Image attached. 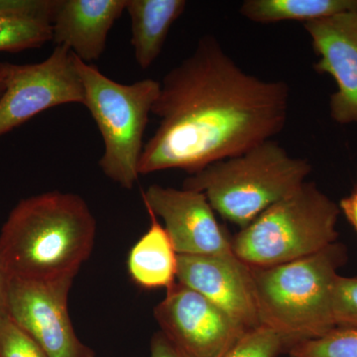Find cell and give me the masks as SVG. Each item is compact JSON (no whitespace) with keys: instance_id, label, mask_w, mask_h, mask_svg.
<instances>
[{"instance_id":"1","label":"cell","mask_w":357,"mask_h":357,"mask_svg":"<svg viewBox=\"0 0 357 357\" xmlns=\"http://www.w3.org/2000/svg\"><path fill=\"white\" fill-rule=\"evenodd\" d=\"M290 89L244 72L213 35L164 76L152 114L159 126L143 147L139 175H190L237 156L283 130Z\"/></svg>"},{"instance_id":"2","label":"cell","mask_w":357,"mask_h":357,"mask_svg":"<svg viewBox=\"0 0 357 357\" xmlns=\"http://www.w3.org/2000/svg\"><path fill=\"white\" fill-rule=\"evenodd\" d=\"M96 234V218L79 195H35L16 204L2 227L0 262L8 279L75 278L93 251Z\"/></svg>"},{"instance_id":"3","label":"cell","mask_w":357,"mask_h":357,"mask_svg":"<svg viewBox=\"0 0 357 357\" xmlns=\"http://www.w3.org/2000/svg\"><path fill=\"white\" fill-rule=\"evenodd\" d=\"M347 259V246L337 241L295 261L251 267L261 326L281 335L290 349L333 330V287Z\"/></svg>"},{"instance_id":"4","label":"cell","mask_w":357,"mask_h":357,"mask_svg":"<svg viewBox=\"0 0 357 357\" xmlns=\"http://www.w3.org/2000/svg\"><path fill=\"white\" fill-rule=\"evenodd\" d=\"M312 165L273 139L192 174L183 189L203 192L213 211L241 229L306 182Z\"/></svg>"},{"instance_id":"5","label":"cell","mask_w":357,"mask_h":357,"mask_svg":"<svg viewBox=\"0 0 357 357\" xmlns=\"http://www.w3.org/2000/svg\"><path fill=\"white\" fill-rule=\"evenodd\" d=\"M340 206L312 182L272 204L231 239L234 255L250 267L284 264L337 243Z\"/></svg>"},{"instance_id":"6","label":"cell","mask_w":357,"mask_h":357,"mask_svg":"<svg viewBox=\"0 0 357 357\" xmlns=\"http://www.w3.org/2000/svg\"><path fill=\"white\" fill-rule=\"evenodd\" d=\"M84 102L102 135L105 151L98 165L102 173L124 189H132L139 177L143 136L160 83L152 79L117 83L98 68L76 56Z\"/></svg>"},{"instance_id":"7","label":"cell","mask_w":357,"mask_h":357,"mask_svg":"<svg viewBox=\"0 0 357 357\" xmlns=\"http://www.w3.org/2000/svg\"><path fill=\"white\" fill-rule=\"evenodd\" d=\"M84 102L76 55L68 47L56 46L37 64H10L0 96V137L45 110Z\"/></svg>"},{"instance_id":"8","label":"cell","mask_w":357,"mask_h":357,"mask_svg":"<svg viewBox=\"0 0 357 357\" xmlns=\"http://www.w3.org/2000/svg\"><path fill=\"white\" fill-rule=\"evenodd\" d=\"M73 277L51 281L9 279L6 312L48 357H96L73 326L68 298Z\"/></svg>"},{"instance_id":"9","label":"cell","mask_w":357,"mask_h":357,"mask_svg":"<svg viewBox=\"0 0 357 357\" xmlns=\"http://www.w3.org/2000/svg\"><path fill=\"white\" fill-rule=\"evenodd\" d=\"M161 333L183 357H222L248 332L211 301L180 282L154 310Z\"/></svg>"},{"instance_id":"10","label":"cell","mask_w":357,"mask_h":357,"mask_svg":"<svg viewBox=\"0 0 357 357\" xmlns=\"http://www.w3.org/2000/svg\"><path fill=\"white\" fill-rule=\"evenodd\" d=\"M149 213L160 217L178 255H232L231 241L203 192L152 185L143 192Z\"/></svg>"},{"instance_id":"11","label":"cell","mask_w":357,"mask_h":357,"mask_svg":"<svg viewBox=\"0 0 357 357\" xmlns=\"http://www.w3.org/2000/svg\"><path fill=\"white\" fill-rule=\"evenodd\" d=\"M177 279L246 331L261 326L252 268L232 255H178Z\"/></svg>"},{"instance_id":"12","label":"cell","mask_w":357,"mask_h":357,"mask_svg":"<svg viewBox=\"0 0 357 357\" xmlns=\"http://www.w3.org/2000/svg\"><path fill=\"white\" fill-rule=\"evenodd\" d=\"M319 56L314 69L335 79L331 117L338 124H357V13L304 23Z\"/></svg>"},{"instance_id":"13","label":"cell","mask_w":357,"mask_h":357,"mask_svg":"<svg viewBox=\"0 0 357 357\" xmlns=\"http://www.w3.org/2000/svg\"><path fill=\"white\" fill-rule=\"evenodd\" d=\"M126 7V0H59L52 41L91 64L102 57L109 33Z\"/></svg>"},{"instance_id":"14","label":"cell","mask_w":357,"mask_h":357,"mask_svg":"<svg viewBox=\"0 0 357 357\" xmlns=\"http://www.w3.org/2000/svg\"><path fill=\"white\" fill-rule=\"evenodd\" d=\"M185 7V0H126L131 45L141 69H148L159 57L171 27Z\"/></svg>"},{"instance_id":"15","label":"cell","mask_w":357,"mask_h":357,"mask_svg":"<svg viewBox=\"0 0 357 357\" xmlns=\"http://www.w3.org/2000/svg\"><path fill=\"white\" fill-rule=\"evenodd\" d=\"M149 215L152 220L149 229L129 253V274L140 287L168 289L177 278L178 255L165 227L153 213Z\"/></svg>"},{"instance_id":"16","label":"cell","mask_w":357,"mask_h":357,"mask_svg":"<svg viewBox=\"0 0 357 357\" xmlns=\"http://www.w3.org/2000/svg\"><path fill=\"white\" fill-rule=\"evenodd\" d=\"M246 20L260 24L282 21L304 23L337 14L357 13V0H246L241 7Z\"/></svg>"},{"instance_id":"17","label":"cell","mask_w":357,"mask_h":357,"mask_svg":"<svg viewBox=\"0 0 357 357\" xmlns=\"http://www.w3.org/2000/svg\"><path fill=\"white\" fill-rule=\"evenodd\" d=\"M287 354L290 357H357V330L335 328L323 337L294 345Z\"/></svg>"},{"instance_id":"18","label":"cell","mask_w":357,"mask_h":357,"mask_svg":"<svg viewBox=\"0 0 357 357\" xmlns=\"http://www.w3.org/2000/svg\"><path fill=\"white\" fill-rule=\"evenodd\" d=\"M52 41V26L35 21L0 18V52H17L39 48Z\"/></svg>"},{"instance_id":"19","label":"cell","mask_w":357,"mask_h":357,"mask_svg":"<svg viewBox=\"0 0 357 357\" xmlns=\"http://www.w3.org/2000/svg\"><path fill=\"white\" fill-rule=\"evenodd\" d=\"M290 349L287 340L278 333L259 326L244 333L222 357H277Z\"/></svg>"},{"instance_id":"20","label":"cell","mask_w":357,"mask_h":357,"mask_svg":"<svg viewBox=\"0 0 357 357\" xmlns=\"http://www.w3.org/2000/svg\"><path fill=\"white\" fill-rule=\"evenodd\" d=\"M0 357H48V356L6 312L0 317Z\"/></svg>"},{"instance_id":"21","label":"cell","mask_w":357,"mask_h":357,"mask_svg":"<svg viewBox=\"0 0 357 357\" xmlns=\"http://www.w3.org/2000/svg\"><path fill=\"white\" fill-rule=\"evenodd\" d=\"M335 328L357 330V276L338 275L333 293Z\"/></svg>"},{"instance_id":"22","label":"cell","mask_w":357,"mask_h":357,"mask_svg":"<svg viewBox=\"0 0 357 357\" xmlns=\"http://www.w3.org/2000/svg\"><path fill=\"white\" fill-rule=\"evenodd\" d=\"M59 0H0V18L51 24Z\"/></svg>"},{"instance_id":"23","label":"cell","mask_w":357,"mask_h":357,"mask_svg":"<svg viewBox=\"0 0 357 357\" xmlns=\"http://www.w3.org/2000/svg\"><path fill=\"white\" fill-rule=\"evenodd\" d=\"M150 357H183L161 332L155 333L150 342Z\"/></svg>"},{"instance_id":"24","label":"cell","mask_w":357,"mask_h":357,"mask_svg":"<svg viewBox=\"0 0 357 357\" xmlns=\"http://www.w3.org/2000/svg\"><path fill=\"white\" fill-rule=\"evenodd\" d=\"M340 213H344L347 222L351 223V227L356 229L357 232V183L354 191L345 197L338 204Z\"/></svg>"},{"instance_id":"25","label":"cell","mask_w":357,"mask_h":357,"mask_svg":"<svg viewBox=\"0 0 357 357\" xmlns=\"http://www.w3.org/2000/svg\"><path fill=\"white\" fill-rule=\"evenodd\" d=\"M8 277L6 276L0 262V317L6 314L7 289H8Z\"/></svg>"},{"instance_id":"26","label":"cell","mask_w":357,"mask_h":357,"mask_svg":"<svg viewBox=\"0 0 357 357\" xmlns=\"http://www.w3.org/2000/svg\"><path fill=\"white\" fill-rule=\"evenodd\" d=\"M9 67H10V65H9ZM8 70H9V68H8ZM8 70H7L6 72L4 73L3 75H1V76H0V96H1L2 93H3L4 89H6V77H7V73H8Z\"/></svg>"},{"instance_id":"27","label":"cell","mask_w":357,"mask_h":357,"mask_svg":"<svg viewBox=\"0 0 357 357\" xmlns=\"http://www.w3.org/2000/svg\"><path fill=\"white\" fill-rule=\"evenodd\" d=\"M9 65L10 64H8V63H0V76L8 70Z\"/></svg>"}]
</instances>
